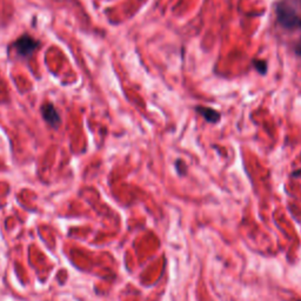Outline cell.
<instances>
[{
    "instance_id": "6",
    "label": "cell",
    "mask_w": 301,
    "mask_h": 301,
    "mask_svg": "<svg viewBox=\"0 0 301 301\" xmlns=\"http://www.w3.org/2000/svg\"><path fill=\"white\" fill-rule=\"evenodd\" d=\"M300 25H301V22H300Z\"/></svg>"
},
{
    "instance_id": "3",
    "label": "cell",
    "mask_w": 301,
    "mask_h": 301,
    "mask_svg": "<svg viewBox=\"0 0 301 301\" xmlns=\"http://www.w3.org/2000/svg\"><path fill=\"white\" fill-rule=\"evenodd\" d=\"M41 112H43V116L48 125L52 127H56L60 124V116L59 113L56 112L55 107L52 104H45L43 108H41Z\"/></svg>"
},
{
    "instance_id": "1",
    "label": "cell",
    "mask_w": 301,
    "mask_h": 301,
    "mask_svg": "<svg viewBox=\"0 0 301 301\" xmlns=\"http://www.w3.org/2000/svg\"><path fill=\"white\" fill-rule=\"evenodd\" d=\"M278 21L285 28H293L298 24V14L288 2H281L277 6Z\"/></svg>"
},
{
    "instance_id": "4",
    "label": "cell",
    "mask_w": 301,
    "mask_h": 301,
    "mask_svg": "<svg viewBox=\"0 0 301 301\" xmlns=\"http://www.w3.org/2000/svg\"><path fill=\"white\" fill-rule=\"evenodd\" d=\"M197 111L200 113V114L204 116L208 123H218L220 120V114L219 112L209 107H198Z\"/></svg>"
},
{
    "instance_id": "5",
    "label": "cell",
    "mask_w": 301,
    "mask_h": 301,
    "mask_svg": "<svg viewBox=\"0 0 301 301\" xmlns=\"http://www.w3.org/2000/svg\"><path fill=\"white\" fill-rule=\"evenodd\" d=\"M254 65L255 69L259 71V73L265 74L267 72V64L263 62V60H257V62L254 63Z\"/></svg>"
},
{
    "instance_id": "2",
    "label": "cell",
    "mask_w": 301,
    "mask_h": 301,
    "mask_svg": "<svg viewBox=\"0 0 301 301\" xmlns=\"http://www.w3.org/2000/svg\"><path fill=\"white\" fill-rule=\"evenodd\" d=\"M38 46H39V41L33 39L31 36H22L14 43V47L18 51V53L22 56H28L35 52Z\"/></svg>"
}]
</instances>
